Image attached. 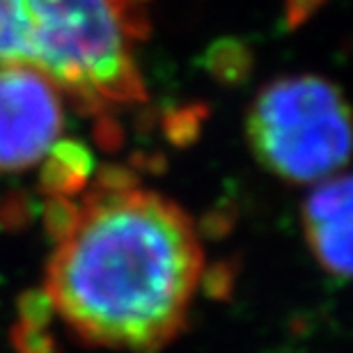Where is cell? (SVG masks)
<instances>
[{"label":"cell","mask_w":353,"mask_h":353,"mask_svg":"<svg viewBox=\"0 0 353 353\" xmlns=\"http://www.w3.org/2000/svg\"><path fill=\"white\" fill-rule=\"evenodd\" d=\"M204 252L179 204L140 186H92L55 243L44 292L90 347L157 353L186 326Z\"/></svg>","instance_id":"6da1fadb"},{"label":"cell","mask_w":353,"mask_h":353,"mask_svg":"<svg viewBox=\"0 0 353 353\" xmlns=\"http://www.w3.org/2000/svg\"><path fill=\"white\" fill-rule=\"evenodd\" d=\"M150 0H26V65L88 115L147 99L133 41L150 32Z\"/></svg>","instance_id":"7a4b0ae2"},{"label":"cell","mask_w":353,"mask_h":353,"mask_svg":"<svg viewBox=\"0 0 353 353\" xmlns=\"http://www.w3.org/2000/svg\"><path fill=\"white\" fill-rule=\"evenodd\" d=\"M245 138L264 170L289 183H319L349 163V105L323 76L278 79L252 101Z\"/></svg>","instance_id":"3957f363"},{"label":"cell","mask_w":353,"mask_h":353,"mask_svg":"<svg viewBox=\"0 0 353 353\" xmlns=\"http://www.w3.org/2000/svg\"><path fill=\"white\" fill-rule=\"evenodd\" d=\"M65 129L62 94L28 65L0 67V172H26L44 161Z\"/></svg>","instance_id":"277c9868"},{"label":"cell","mask_w":353,"mask_h":353,"mask_svg":"<svg viewBox=\"0 0 353 353\" xmlns=\"http://www.w3.org/2000/svg\"><path fill=\"white\" fill-rule=\"evenodd\" d=\"M303 228L314 259L340 280L351 275V176L319 181L303 202Z\"/></svg>","instance_id":"5b68a950"},{"label":"cell","mask_w":353,"mask_h":353,"mask_svg":"<svg viewBox=\"0 0 353 353\" xmlns=\"http://www.w3.org/2000/svg\"><path fill=\"white\" fill-rule=\"evenodd\" d=\"M94 159L83 143L58 140L41 161L39 186L46 197H74L85 190Z\"/></svg>","instance_id":"8992f818"},{"label":"cell","mask_w":353,"mask_h":353,"mask_svg":"<svg viewBox=\"0 0 353 353\" xmlns=\"http://www.w3.org/2000/svg\"><path fill=\"white\" fill-rule=\"evenodd\" d=\"M28 19L26 0H0V67L26 65Z\"/></svg>","instance_id":"52a82bcc"},{"label":"cell","mask_w":353,"mask_h":353,"mask_svg":"<svg viewBox=\"0 0 353 353\" xmlns=\"http://www.w3.org/2000/svg\"><path fill=\"white\" fill-rule=\"evenodd\" d=\"M44 230L55 243L65 241L79 221V204L74 197H46L44 204Z\"/></svg>","instance_id":"ba28073f"},{"label":"cell","mask_w":353,"mask_h":353,"mask_svg":"<svg viewBox=\"0 0 353 353\" xmlns=\"http://www.w3.org/2000/svg\"><path fill=\"white\" fill-rule=\"evenodd\" d=\"M55 314L53 303L46 296L44 289H32L21 296L19 301V326L32 328V330H48Z\"/></svg>","instance_id":"9c48e42d"},{"label":"cell","mask_w":353,"mask_h":353,"mask_svg":"<svg viewBox=\"0 0 353 353\" xmlns=\"http://www.w3.org/2000/svg\"><path fill=\"white\" fill-rule=\"evenodd\" d=\"M12 344L17 353H58L55 340L48 330H32L19 323L12 328Z\"/></svg>","instance_id":"30bf717a"}]
</instances>
